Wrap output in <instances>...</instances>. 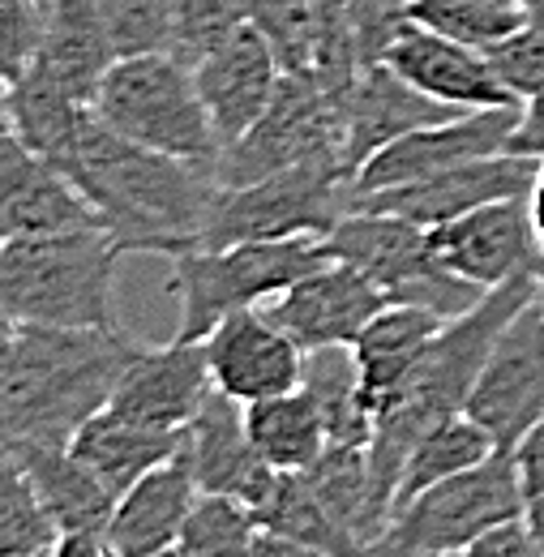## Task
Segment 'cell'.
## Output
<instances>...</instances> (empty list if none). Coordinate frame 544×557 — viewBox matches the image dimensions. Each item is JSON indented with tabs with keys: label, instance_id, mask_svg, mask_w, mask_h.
<instances>
[{
	"label": "cell",
	"instance_id": "6da1fadb",
	"mask_svg": "<svg viewBox=\"0 0 544 557\" xmlns=\"http://www.w3.org/2000/svg\"><path fill=\"white\" fill-rule=\"evenodd\" d=\"M77 194L99 210L125 253H189L198 249L210 202L219 194L214 163L176 159L112 134L95 112L52 159Z\"/></svg>",
	"mask_w": 544,
	"mask_h": 557
},
{
	"label": "cell",
	"instance_id": "7a4b0ae2",
	"mask_svg": "<svg viewBox=\"0 0 544 557\" xmlns=\"http://www.w3.org/2000/svg\"><path fill=\"white\" fill-rule=\"evenodd\" d=\"M536 287H541L536 271H523L497 287H484L477 305H468L463 313L442 322L433 344L411 364L404 386L378 408L373 437H369V463H373V481L382 488V497L391 502V510H395V488H399L411 446L433 424L468 412L472 386H477L497 335L528 300H536Z\"/></svg>",
	"mask_w": 544,
	"mask_h": 557
},
{
	"label": "cell",
	"instance_id": "3957f363",
	"mask_svg": "<svg viewBox=\"0 0 544 557\" xmlns=\"http://www.w3.org/2000/svg\"><path fill=\"white\" fill-rule=\"evenodd\" d=\"M137 348L125 331L17 326L0 391V442L69 446L86 420L112 404Z\"/></svg>",
	"mask_w": 544,
	"mask_h": 557
},
{
	"label": "cell",
	"instance_id": "277c9868",
	"mask_svg": "<svg viewBox=\"0 0 544 557\" xmlns=\"http://www.w3.org/2000/svg\"><path fill=\"white\" fill-rule=\"evenodd\" d=\"M125 245L108 227L13 236L0 245V313L13 326L121 331L116 271Z\"/></svg>",
	"mask_w": 544,
	"mask_h": 557
},
{
	"label": "cell",
	"instance_id": "5b68a950",
	"mask_svg": "<svg viewBox=\"0 0 544 557\" xmlns=\"http://www.w3.org/2000/svg\"><path fill=\"white\" fill-rule=\"evenodd\" d=\"M322 236H283V240H245L227 249H189L172 258L168 292L181 305L176 339L202 344L206 335L236 309H258L287 292L296 278L326 267Z\"/></svg>",
	"mask_w": 544,
	"mask_h": 557
},
{
	"label": "cell",
	"instance_id": "8992f818",
	"mask_svg": "<svg viewBox=\"0 0 544 557\" xmlns=\"http://www.w3.org/2000/svg\"><path fill=\"white\" fill-rule=\"evenodd\" d=\"M90 112L112 134L137 146L194 159V163L219 159V138L206 116L194 70L172 52L116 57V65L99 82Z\"/></svg>",
	"mask_w": 544,
	"mask_h": 557
},
{
	"label": "cell",
	"instance_id": "52a82bcc",
	"mask_svg": "<svg viewBox=\"0 0 544 557\" xmlns=\"http://www.w3.org/2000/svg\"><path fill=\"white\" fill-rule=\"evenodd\" d=\"M523 510H528V493L519 481V463L515 455L497 450L477 468L404 502L391 515L386 532L378 536L373 557L468 554L484 532L523 519Z\"/></svg>",
	"mask_w": 544,
	"mask_h": 557
},
{
	"label": "cell",
	"instance_id": "ba28073f",
	"mask_svg": "<svg viewBox=\"0 0 544 557\" xmlns=\"http://www.w3.org/2000/svg\"><path fill=\"white\" fill-rule=\"evenodd\" d=\"M347 210H351V181L335 159L296 163L254 185H236V189L219 185L198 249H227L245 240H283V236H326Z\"/></svg>",
	"mask_w": 544,
	"mask_h": 557
},
{
	"label": "cell",
	"instance_id": "9c48e42d",
	"mask_svg": "<svg viewBox=\"0 0 544 557\" xmlns=\"http://www.w3.org/2000/svg\"><path fill=\"white\" fill-rule=\"evenodd\" d=\"M322 245L331 262H347L373 278L391 305H424L442 318H455L480 296V287L455 278L437 262L429 232L399 214L347 210L322 236Z\"/></svg>",
	"mask_w": 544,
	"mask_h": 557
},
{
	"label": "cell",
	"instance_id": "30bf717a",
	"mask_svg": "<svg viewBox=\"0 0 544 557\" xmlns=\"http://www.w3.org/2000/svg\"><path fill=\"white\" fill-rule=\"evenodd\" d=\"M335 159L343 168V116L339 99L322 90L309 73H283L271 108L214 159L223 189L267 181L296 163ZM351 181V176H347Z\"/></svg>",
	"mask_w": 544,
	"mask_h": 557
},
{
	"label": "cell",
	"instance_id": "8fae6325",
	"mask_svg": "<svg viewBox=\"0 0 544 557\" xmlns=\"http://www.w3.org/2000/svg\"><path fill=\"white\" fill-rule=\"evenodd\" d=\"M468 417L497 442V450L515 455V446L544 420V309L528 300L480 369Z\"/></svg>",
	"mask_w": 544,
	"mask_h": 557
},
{
	"label": "cell",
	"instance_id": "7c38bea8",
	"mask_svg": "<svg viewBox=\"0 0 544 557\" xmlns=\"http://www.w3.org/2000/svg\"><path fill=\"white\" fill-rule=\"evenodd\" d=\"M519 125V103L506 108H477V112H459L450 121L424 125L408 138L382 146L351 181V202L364 194H382V189H399V185H416L429 181L446 168H459L468 159H484V154H502L506 138Z\"/></svg>",
	"mask_w": 544,
	"mask_h": 557
},
{
	"label": "cell",
	"instance_id": "4fadbf2b",
	"mask_svg": "<svg viewBox=\"0 0 544 557\" xmlns=\"http://www.w3.org/2000/svg\"><path fill=\"white\" fill-rule=\"evenodd\" d=\"M536 163L541 159H523V154H484V159H468L459 168H446L429 181L416 185H399V189H382V194H364L356 198L351 210H378V214H399L416 227H437L450 223L459 214L502 198H528L532 181H536Z\"/></svg>",
	"mask_w": 544,
	"mask_h": 557
},
{
	"label": "cell",
	"instance_id": "5bb4252c",
	"mask_svg": "<svg viewBox=\"0 0 544 557\" xmlns=\"http://www.w3.org/2000/svg\"><path fill=\"white\" fill-rule=\"evenodd\" d=\"M429 245L450 275L480 292L523 271H536L544 258L536 232H532L528 198H502V202L468 210L450 223H437L429 227Z\"/></svg>",
	"mask_w": 544,
	"mask_h": 557
},
{
	"label": "cell",
	"instance_id": "9a60e30c",
	"mask_svg": "<svg viewBox=\"0 0 544 557\" xmlns=\"http://www.w3.org/2000/svg\"><path fill=\"white\" fill-rule=\"evenodd\" d=\"M214 391L236 404H258L271 395H287L305 377V348L274 322L271 313L236 309L202 339Z\"/></svg>",
	"mask_w": 544,
	"mask_h": 557
},
{
	"label": "cell",
	"instance_id": "2e32d148",
	"mask_svg": "<svg viewBox=\"0 0 544 557\" xmlns=\"http://www.w3.org/2000/svg\"><path fill=\"white\" fill-rule=\"evenodd\" d=\"M386 292L347 262H326L313 275L296 278L262 309L300 344L313 348H351L356 335L386 309Z\"/></svg>",
	"mask_w": 544,
	"mask_h": 557
},
{
	"label": "cell",
	"instance_id": "e0dca14e",
	"mask_svg": "<svg viewBox=\"0 0 544 557\" xmlns=\"http://www.w3.org/2000/svg\"><path fill=\"white\" fill-rule=\"evenodd\" d=\"M343 116V172L356 181V172L391 141L408 138L424 125L459 116V108L416 90L404 73H395L386 61L356 73V82L339 95Z\"/></svg>",
	"mask_w": 544,
	"mask_h": 557
},
{
	"label": "cell",
	"instance_id": "ac0fdd59",
	"mask_svg": "<svg viewBox=\"0 0 544 557\" xmlns=\"http://www.w3.org/2000/svg\"><path fill=\"white\" fill-rule=\"evenodd\" d=\"M194 70L206 116L214 125L219 150L240 138L267 108L283 82V65L274 57L271 39L249 22L236 35H227L219 48H210Z\"/></svg>",
	"mask_w": 544,
	"mask_h": 557
},
{
	"label": "cell",
	"instance_id": "d6986e66",
	"mask_svg": "<svg viewBox=\"0 0 544 557\" xmlns=\"http://www.w3.org/2000/svg\"><path fill=\"white\" fill-rule=\"evenodd\" d=\"M69 227H103V219L52 159L35 154L13 129H4L0 134V240L69 232Z\"/></svg>",
	"mask_w": 544,
	"mask_h": 557
},
{
	"label": "cell",
	"instance_id": "ffe728a7",
	"mask_svg": "<svg viewBox=\"0 0 544 557\" xmlns=\"http://www.w3.org/2000/svg\"><path fill=\"white\" fill-rule=\"evenodd\" d=\"M181 455H185V463H189L202 493L236 497L254 510L267 502L274 476H279L258 455V446L245 429V404H236L223 391H210V399L198 408V417L185 424Z\"/></svg>",
	"mask_w": 544,
	"mask_h": 557
},
{
	"label": "cell",
	"instance_id": "44dd1931",
	"mask_svg": "<svg viewBox=\"0 0 544 557\" xmlns=\"http://www.w3.org/2000/svg\"><path fill=\"white\" fill-rule=\"evenodd\" d=\"M210 391H214V377L206 364V348L189 339H172L163 348L134 351L108 408L141 424H154V429L185 433V424L198 417Z\"/></svg>",
	"mask_w": 544,
	"mask_h": 557
},
{
	"label": "cell",
	"instance_id": "7402d4cb",
	"mask_svg": "<svg viewBox=\"0 0 544 557\" xmlns=\"http://www.w3.org/2000/svg\"><path fill=\"white\" fill-rule=\"evenodd\" d=\"M386 65L395 73H404L416 90L459 108V112H477V108H506V103H519L506 82L497 77L489 52L468 48V44H455L420 22H411L404 30V39L391 48Z\"/></svg>",
	"mask_w": 544,
	"mask_h": 557
},
{
	"label": "cell",
	"instance_id": "603a6c76",
	"mask_svg": "<svg viewBox=\"0 0 544 557\" xmlns=\"http://www.w3.org/2000/svg\"><path fill=\"white\" fill-rule=\"evenodd\" d=\"M202 497V488L194 481L185 455L176 450L168 463L150 468L141 481L125 488L116 497L112 523H108V541L125 557H159L176 549L181 528L194 510V502Z\"/></svg>",
	"mask_w": 544,
	"mask_h": 557
},
{
	"label": "cell",
	"instance_id": "cb8c5ba5",
	"mask_svg": "<svg viewBox=\"0 0 544 557\" xmlns=\"http://www.w3.org/2000/svg\"><path fill=\"white\" fill-rule=\"evenodd\" d=\"M112 65H116V44L108 35L99 0H48V30L30 70L57 82L77 103H95L99 82Z\"/></svg>",
	"mask_w": 544,
	"mask_h": 557
},
{
	"label": "cell",
	"instance_id": "d4e9b609",
	"mask_svg": "<svg viewBox=\"0 0 544 557\" xmlns=\"http://www.w3.org/2000/svg\"><path fill=\"white\" fill-rule=\"evenodd\" d=\"M442 313L424 309V305H386L351 344L356 356V373H360V391L369 412L378 417V408L404 386L411 364L420 360V351L433 344V335L442 331Z\"/></svg>",
	"mask_w": 544,
	"mask_h": 557
},
{
	"label": "cell",
	"instance_id": "484cf974",
	"mask_svg": "<svg viewBox=\"0 0 544 557\" xmlns=\"http://www.w3.org/2000/svg\"><path fill=\"white\" fill-rule=\"evenodd\" d=\"M181 442H185L181 429H154V424H141V420H129L112 412V408H103L99 417H90L73 433L69 450L121 497L150 468L168 463L181 450Z\"/></svg>",
	"mask_w": 544,
	"mask_h": 557
},
{
	"label": "cell",
	"instance_id": "4316f807",
	"mask_svg": "<svg viewBox=\"0 0 544 557\" xmlns=\"http://www.w3.org/2000/svg\"><path fill=\"white\" fill-rule=\"evenodd\" d=\"M9 446V442H4ZM57 532H108L116 493L103 485L69 446H13Z\"/></svg>",
	"mask_w": 544,
	"mask_h": 557
},
{
	"label": "cell",
	"instance_id": "83f0119b",
	"mask_svg": "<svg viewBox=\"0 0 544 557\" xmlns=\"http://www.w3.org/2000/svg\"><path fill=\"white\" fill-rule=\"evenodd\" d=\"M305 476H309L313 493L322 497V506L339 519L360 545L373 549L378 536L391 523V502L382 497V488L373 481L369 442H331L322 450V459Z\"/></svg>",
	"mask_w": 544,
	"mask_h": 557
},
{
	"label": "cell",
	"instance_id": "f1b7e54d",
	"mask_svg": "<svg viewBox=\"0 0 544 557\" xmlns=\"http://www.w3.org/2000/svg\"><path fill=\"white\" fill-rule=\"evenodd\" d=\"M245 429L274 472H309L322 459V450L331 446V433L322 424L318 404L300 386L287 395L245 404Z\"/></svg>",
	"mask_w": 544,
	"mask_h": 557
},
{
	"label": "cell",
	"instance_id": "f546056e",
	"mask_svg": "<svg viewBox=\"0 0 544 557\" xmlns=\"http://www.w3.org/2000/svg\"><path fill=\"white\" fill-rule=\"evenodd\" d=\"M254 515H258L262 532L300 541L309 549H322L326 557H373V549L360 545L339 519L322 506V497L313 493L305 472H279L271 493H267V502Z\"/></svg>",
	"mask_w": 544,
	"mask_h": 557
},
{
	"label": "cell",
	"instance_id": "4dcf8cb0",
	"mask_svg": "<svg viewBox=\"0 0 544 557\" xmlns=\"http://www.w3.org/2000/svg\"><path fill=\"white\" fill-rule=\"evenodd\" d=\"M489 455H497V442H493L468 412L433 424V429L411 446L408 463H404V476H399V488H395V510H399L404 502H411L416 493H424V488L442 485V481H450V476H459V472L484 463ZM395 510H391V515H395Z\"/></svg>",
	"mask_w": 544,
	"mask_h": 557
},
{
	"label": "cell",
	"instance_id": "1f68e13d",
	"mask_svg": "<svg viewBox=\"0 0 544 557\" xmlns=\"http://www.w3.org/2000/svg\"><path fill=\"white\" fill-rule=\"evenodd\" d=\"M300 391L318 404L331 442H369V437H373V412H369V404H364L351 348L305 351Z\"/></svg>",
	"mask_w": 544,
	"mask_h": 557
},
{
	"label": "cell",
	"instance_id": "d6a6232c",
	"mask_svg": "<svg viewBox=\"0 0 544 557\" xmlns=\"http://www.w3.org/2000/svg\"><path fill=\"white\" fill-rule=\"evenodd\" d=\"M57 536L61 532L44 510L22 459L0 442V557H48Z\"/></svg>",
	"mask_w": 544,
	"mask_h": 557
},
{
	"label": "cell",
	"instance_id": "836d02e7",
	"mask_svg": "<svg viewBox=\"0 0 544 557\" xmlns=\"http://www.w3.org/2000/svg\"><path fill=\"white\" fill-rule=\"evenodd\" d=\"M411 17L455 44L468 48H497L519 26H528L523 0H411Z\"/></svg>",
	"mask_w": 544,
	"mask_h": 557
},
{
	"label": "cell",
	"instance_id": "e575fe53",
	"mask_svg": "<svg viewBox=\"0 0 544 557\" xmlns=\"http://www.w3.org/2000/svg\"><path fill=\"white\" fill-rule=\"evenodd\" d=\"M258 515L254 506L223 497V493H202L181 528L176 554L181 557H254L258 545Z\"/></svg>",
	"mask_w": 544,
	"mask_h": 557
},
{
	"label": "cell",
	"instance_id": "d590c367",
	"mask_svg": "<svg viewBox=\"0 0 544 557\" xmlns=\"http://www.w3.org/2000/svg\"><path fill=\"white\" fill-rule=\"evenodd\" d=\"M254 22V0H176L172 13V57L198 65L210 48Z\"/></svg>",
	"mask_w": 544,
	"mask_h": 557
},
{
	"label": "cell",
	"instance_id": "8d00e7d4",
	"mask_svg": "<svg viewBox=\"0 0 544 557\" xmlns=\"http://www.w3.org/2000/svg\"><path fill=\"white\" fill-rule=\"evenodd\" d=\"M116 57L168 52L172 48V13L176 0H99Z\"/></svg>",
	"mask_w": 544,
	"mask_h": 557
},
{
	"label": "cell",
	"instance_id": "74e56055",
	"mask_svg": "<svg viewBox=\"0 0 544 557\" xmlns=\"http://www.w3.org/2000/svg\"><path fill=\"white\" fill-rule=\"evenodd\" d=\"M347 22L360 70H369L391 57V48L404 39L416 17H411V0H347Z\"/></svg>",
	"mask_w": 544,
	"mask_h": 557
},
{
	"label": "cell",
	"instance_id": "f35d334b",
	"mask_svg": "<svg viewBox=\"0 0 544 557\" xmlns=\"http://www.w3.org/2000/svg\"><path fill=\"white\" fill-rule=\"evenodd\" d=\"M48 30V0H0V77L13 86L35 65Z\"/></svg>",
	"mask_w": 544,
	"mask_h": 557
},
{
	"label": "cell",
	"instance_id": "ab89813d",
	"mask_svg": "<svg viewBox=\"0 0 544 557\" xmlns=\"http://www.w3.org/2000/svg\"><path fill=\"white\" fill-rule=\"evenodd\" d=\"M489 61L497 77L506 82V90L523 103L544 86V26H519L510 39H502L497 48H489Z\"/></svg>",
	"mask_w": 544,
	"mask_h": 557
},
{
	"label": "cell",
	"instance_id": "60d3db41",
	"mask_svg": "<svg viewBox=\"0 0 544 557\" xmlns=\"http://www.w3.org/2000/svg\"><path fill=\"white\" fill-rule=\"evenodd\" d=\"M463 557H541V554H536V541H532L528 523L523 519H510V523L484 532Z\"/></svg>",
	"mask_w": 544,
	"mask_h": 557
},
{
	"label": "cell",
	"instance_id": "b9f144b4",
	"mask_svg": "<svg viewBox=\"0 0 544 557\" xmlns=\"http://www.w3.org/2000/svg\"><path fill=\"white\" fill-rule=\"evenodd\" d=\"M506 154H523V159H544V86L519 103V125L506 138Z\"/></svg>",
	"mask_w": 544,
	"mask_h": 557
},
{
	"label": "cell",
	"instance_id": "7bdbcfd3",
	"mask_svg": "<svg viewBox=\"0 0 544 557\" xmlns=\"http://www.w3.org/2000/svg\"><path fill=\"white\" fill-rule=\"evenodd\" d=\"M515 463H519V481H523L528 502L544 497V420L515 446Z\"/></svg>",
	"mask_w": 544,
	"mask_h": 557
},
{
	"label": "cell",
	"instance_id": "ee69618b",
	"mask_svg": "<svg viewBox=\"0 0 544 557\" xmlns=\"http://www.w3.org/2000/svg\"><path fill=\"white\" fill-rule=\"evenodd\" d=\"M48 557H125V554L108 541V532H61L57 545L48 549Z\"/></svg>",
	"mask_w": 544,
	"mask_h": 557
},
{
	"label": "cell",
	"instance_id": "f6af8a7d",
	"mask_svg": "<svg viewBox=\"0 0 544 557\" xmlns=\"http://www.w3.org/2000/svg\"><path fill=\"white\" fill-rule=\"evenodd\" d=\"M254 557H326V554H322V549H309V545H300V541L274 536V532H258Z\"/></svg>",
	"mask_w": 544,
	"mask_h": 557
},
{
	"label": "cell",
	"instance_id": "bcb514c9",
	"mask_svg": "<svg viewBox=\"0 0 544 557\" xmlns=\"http://www.w3.org/2000/svg\"><path fill=\"white\" fill-rule=\"evenodd\" d=\"M528 210H532V232H536V245L544 253V159L536 163V181H532V194H528Z\"/></svg>",
	"mask_w": 544,
	"mask_h": 557
},
{
	"label": "cell",
	"instance_id": "7dc6e473",
	"mask_svg": "<svg viewBox=\"0 0 544 557\" xmlns=\"http://www.w3.org/2000/svg\"><path fill=\"white\" fill-rule=\"evenodd\" d=\"M523 523H528V532H532V541H536V554L544 557V497H532V502H528Z\"/></svg>",
	"mask_w": 544,
	"mask_h": 557
},
{
	"label": "cell",
	"instance_id": "c3c4849f",
	"mask_svg": "<svg viewBox=\"0 0 544 557\" xmlns=\"http://www.w3.org/2000/svg\"><path fill=\"white\" fill-rule=\"evenodd\" d=\"M13 322L0 313V391H4V377H9V356H13Z\"/></svg>",
	"mask_w": 544,
	"mask_h": 557
},
{
	"label": "cell",
	"instance_id": "681fc988",
	"mask_svg": "<svg viewBox=\"0 0 544 557\" xmlns=\"http://www.w3.org/2000/svg\"><path fill=\"white\" fill-rule=\"evenodd\" d=\"M9 129V82L0 77V134Z\"/></svg>",
	"mask_w": 544,
	"mask_h": 557
},
{
	"label": "cell",
	"instance_id": "f907efd6",
	"mask_svg": "<svg viewBox=\"0 0 544 557\" xmlns=\"http://www.w3.org/2000/svg\"><path fill=\"white\" fill-rule=\"evenodd\" d=\"M523 9H528V22L532 26H544V0H523Z\"/></svg>",
	"mask_w": 544,
	"mask_h": 557
},
{
	"label": "cell",
	"instance_id": "816d5d0a",
	"mask_svg": "<svg viewBox=\"0 0 544 557\" xmlns=\"http://www.w3.org/2000/svg\"><path fill=\"white\" fill-rule=\"evenodd\" d=\"M536 283H541V287H536V300H541V309H544V258H541V267H536Z\"/></svg>",
	"mask_w": 544,
	"mask_h": 557
},
{
	"label": "cell",
	"instance_id": "f5cc1de1",
	"mask_svg": "<svg viewBox=\"0 0 544 557\" xmlns=\"http://www.w3.org/2000/svg\"><path fill=\"white\" fill-rule=\"evenodd\" d=\"M159 557H181V554H176V549H168V554H159Z\"/></svg>",
	"mask_w": 544,
	"mask_h": 557
},
{
	"label": "cell",
	"instance_id": "db71d44e",
	"mask_svg": "<svg viewBox=\"0 0 544 557\" xmlns=\"http://www.w3.org/2000/svg\"><path fill=\"white\" fill-rule=\"evenodd\" d=\"M433 557H463V554H433Z\"/></svg>",
	"mask_w": 544,
	"mask_h": 557
},
{
	"label": "cell",
	"instance_id": "11a10c76",
	"mask_svg": "<svg viewBox=\"0 0 544 557\" xmlns=\"http://www.w3.org/2000/svg\"><path fill=\"white\" fill-rule=\"evenodd\" d=\"M0 245H4V240H0Z\"/></svg>",
	"mask_w": 544,
	"mask_h": 557
}]
</instances>
